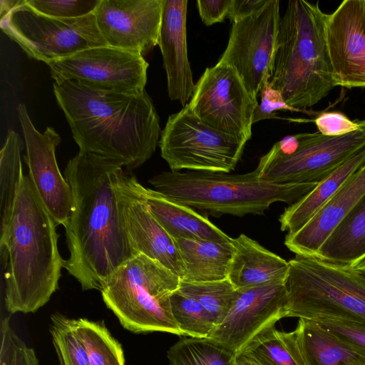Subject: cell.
<instances>
[{
    "instance_id": "cell-1",
    "label": "cell",
    "mask_w": 365,
    "mask_h": 365,
    "mask_svg": "<svg viewBox=\"0 0 365 365\" xmlns=\"http://www.w3.org/2000/svg\"><path fill=\"white\" fill-rule=\"evenodd\" d=\"M123 171L112 161L81 152L64 170L73 205L65 228L69 257L63 268L84 291H100L104 281L135 255L115 192Z\"/></svg>"
},
{
    "instance_id": "cell-2",
    "label": "cell",
    "mask_w": 365,
    "mask_h": 365,
    "mask_svg": "<svg viewBox=\"0 0 365 365\" xmlns=\"http://www.w3.org/2000/svg\"><path fill=\"white\" fill-rule=\"evenodd\" d=\"M53 89L79 152L129 170L140 167L155 153L162 130L146 91L140 95L101 91L60 79L54 81Z\"/></svg>"
},
{
    "instance_id": "cell-3",
    "label": "cell",
    "mask_w": 365,
    "mask_h": 365,
    "mask_svg": "<svg viewBox=\"0 0 365 365\" xmlns=\"http://www.w3.org/2000/svg\"><path fill=\"white\" fill-rule=\"evenodd\" d=\"M56 225L23 172L11 216L1 231L4 302L10 314L36 312L58 289L64 260Z\"/></svg>"
},
{
    "instance_id": "cell-4",
    "label": "cell",
    "mask_w": 365,
    "mask_h": 365,
    "mask_svg": "<svg viewBox=\"0 0 365 365\" xmlns=\"http://www.w3.org/2000/svg\"><path fill=\"white\" fill-rule=\"evenodd\" d=\"M327 16L318 1L304 0L289 1L281 16L269 83L299 111L338 86L326 41Z\"/></svg>"
},
{
    "instance_id": "cell-5",
    "label": "cell",
    "mask_w": 365,
    "mask_h": 365,
    "mask_svg": "<svg viewBox=\"0 0 365 365\" xmlns=\"http://www.w3.org/2000/svg\"><path fill=\"white\" fill-rule=\"evenodd\" d=\"M155 190L191 208L212 215H264L270 205L297 202L318 184H276L258 171L232 175L202 171H164L149 180Z\"/></svg>"
},
{
    "instance_id": "cell-6",
    "label": "cell",
    "mask_w": 365,
    "mask_h": 365,
    "mask_svg": "<svg viewBox=\"0 0 365 365\" xmlns=\"http://www.w3.org/2000/svg\"><path fill=\"white\" fill-rule=\"evenodd\" d=\"M180 282L179 276L158 262L137 254L104 281L100 292L106 307L128 331L183 336L170 304V295Z\"/></svg>"
},
{
    "instance_id": "cell-7",
    "label": "cell",
    "mask_w": 365,
    "mask_h": 365,
    "mask_svg": "<svg viewBox=\"0 0 365 365\" xmlns=\"http://www.w3.org/2000/svg\"><path fill=\"white\" fill-rule=\"evenodd\" d=\"M289 264L286 317L365 324V277L356 267L302 255H295Z\"/></svg>"
},
{
    "instance_id": "cell-8",
    "label": "cell",
    "mask_w": 365,
    "mask_h": 365,
    "mask_svg": "<svg viewBox=\"0 0 365 365\" xmlns=\"http://www.w3.org/2000/svg\"><path fill=\"white\" fill-rule=\"evenodd\" d=\"M297 144L284 152L274 143L256 168L269 182L319 183L365 147V119L356 131L327 136L319 131L296 134Z\"/></svg>"
},
{
    "instance_id": "cell-9",
    "label": "cell",
    "mask_w": 365,
    "mask_h": 365,
    "mask_svg": "<svg viewBox=\"0 0 365 365\" xmlns=\"http://www.w3.org/2000/svg\"><path fill=\"white\" fill-rule=\"evenodd\" d=\"M2 31L30 58L46 64L90 48L108 46L94 14L76 19L42 14L25 0L1 19Z\"/></svg>"
},
{
    "instance_id": "cell-10",
    "label": "cell",
    "mask_w": 365,
    "mask_h": 365,
    "mask_svg": "<svg viewBox=\"0 0 365 365\" xmlns=\"http://www.w3.org/2000/svg\"><path fill=\"white\" fill-rule=\"evenodd\" d=\"M245 144L206 125L186 105L168 117L158 145L172 171L230 173L240 161Z\"/></svg>"
},
{
    "instance_id": "cell-11",
    "label": "cell",
    "mask_w": 365,
    "mask_h": 365,
    "mask_svg": "<svg viewBox=\"0 0 365 365\" xmlns=\"http://www.w3.org/2000/svg\"><path fill=\"white\" fill-rule=\"evenodd\" d=\"M187 105L206 125L244 143L250 139L258 102L228 64L207 68Z\"/></svg>"
},
{
    "instance_id": "cell-12",
    "label": "cell",
    "mask_w": 365,
    "mask_h": 365,
    "mask_svg": "<svg viewBox=\"0 0 365 365\" xmlns=\"http://www.w3.org/2000/svg\"><path fill=\"white\" fill-rule=\"evenodd\" d=\"M279 0L232 21L227 47L219 61L230 66L248 91L257 97L272 76L281 19Z\"/></svg>"
},
{
    "instance_id": "cell-13",
    "label": "cell",
    "mask_w": 365,
    "mask_h": 365,
    "mask_svg": "<svg viewBox=\"0 0 365 365\" xmlns=\"http://www.w3.org/2000/svg\"><path fill=\"white\" fill-rule=\"evenodd\" d=\"M47 65L54 81H72L91 89L128 95L145 91L148 63L137 52L102 46Z\"/></svg>"
},
{
    "instance_id": "cell-14",
    "label": "cell",
    "mask_w": 365,
    "mask_h": 365,
    "mask_svg": "<svg viewBox=\"0 0 365 365\" xmlns=\"http://www.w3.org/2000/svg\"><path fill=\"white\" fill-rule=\"evenodd\" d=\"M17 112L24 139L28 176L56 223L66 228L73 197L71 186L61 173L56 158V149L61 142L60 135L51 126L43 133L38 131L24 104L18 105Z\"/></svg>"
},
{
    "instance_id": "cell-15",
    "label": "cell",
    "mask_w": 365,
    "mask_h": 365,
    "mask_svg": "<svg viewBox=\"0 0 365 365\" xmlns=\"http://www.w3.org/2000/svg\"><path fill=\"white\" fill-rule=\"evenodd\" d=\"M287 311L284 283L238 289L228 314L208 338L237 355L261 331L286 317Z\"/></svg>"
},
{
    "instance_id": "cell-16",
    "label": "cell",
    "mask_w": 365,
    "mask_h": 365,
    "mask_svg": "<svg viewBox=\"0 0 365 365\" xmlns=\"http://www.w3.org/2000/svg\"><path fill=\"white\" fill-rule=\"evenodd\" d=\"M136 178L123 171L115 184L120 212L135 254L155 260L182 279L184 264L174 238L149 210Z\"/></svg>"
},
{
    "instance_id": "cell-17",
    "label": "cell",
    "mask_w": 365,
    "mask_h": 365,
    "mask_svg": "<svg viewBox=\"0 0 365 365\" xmlns=\"http://www.w3.org/2000/svg\"><path fill=\"white\" fill-rule=\"evenodd\" d=\"M163 0H100L93 14L108 46L145 56L158 45Z\"/></svg>"
},
{
    "instance_id": "cell-18",
    "label": "cell",
    "mask_w": 365,
    "mask_h": 365,
    "mask_svg": "<svg viewBox=\"0 0 365 365\" xmlns=\"http://www.w3.org/2000/svg\"><path fill=\"white\" fill-rule=\"evenodd\" d=\"M338 86L365 88V0H344L325 24Z\"/></svg>"
},
{
    "instance_id": "cell-19",
    "label": "cell",
    "mask_w": 365,
    "mask_h": 365,
    "mask_svg": "<svg viewBox=\"0 0 365 365\" xmlns=\"http://www.w3.org/2000/svg\"><path fill=\"white\" fill-rule=\"evenodd\" d=\"M187 0H163L158 45L166 73L168 96L185 107L195 89L187 56Z\"/></svg>"
},
{
    "instance_id": "cell-20",
    "label": "cell",
    "mask_w": 365,
    "mask_h": 365,
    "mask_svg": "<svg viewBox=\"0 0 365 365\" xmlns=\"http://www.w3.org/2000/svg\"><path fill=\"white\" fill-rule=\"evenodd\" d=\"M364 195L365 164L303 227L287 235L284 245L295 255L315 257L334 229Z\"/></svg>"
},
{
    "instance_id": "cell-21",
    "label": "cell",
    "mask_w": 365,
    "mask_h": 365,
    "mask_svg": "<svg viewBox=\"0 0 365 365\" xmlns=\"http://www.w3.org/2000/svg\"><path fill=\"white\" fill-rule=\"evenodd\" d=\"M231 242L235 252L227 279L235 289L285 282L289 262L245 234Z\"/></svg>"
},
{
    "instance_id": "cell-22",
    "label": "cell",
    "mask_w": 365,
    "mask_h": 365,
    "mask_svg": "<svg viewBox=\"0 0 365 365\" xmlns=\"http://www.w3.org/2000/svg\"><path fill=\"white\" fill-rule=\"evenodd\" d=\"M141 192L152 215L173 238L231 241L230 237L192 208L143 185Z\"/></svg>"
},
{
    "instance_id": "cell-23",
    "label": "cell",
    "mask_w": 365,
    "mask_h": 365,
    "mask_svg": "<svg viewBox=\"0 0 365 365\" xmlns=\"http://www.w3.org/2000/svg\"><path fill=\"white\" fill-rule=\"evenodd\" d=\"M294 331L305 365H365V353L313 320L299 319Z\"/></svg>"
},
{
    "instance_id": "cell-24",
    "label": "cell",
    "mask_w": 365,
    "mask_h": 365,
    "mask_svg": "<svg viewBox=\"0 0 365 365\" xmlns=\"http://www.w3.org/2000/svg\"><path fill=\"white\" fill-rule=\"evenodd\" d=\"M365 164V147L335 170L314 188L290 205L279 218L282 231L296 233L303 227L337 192L347 179Z\"/></svg>"
},
{
    "instance_id": "cell-25",
    "label": "cell",
    "mask_w": 365,
    "mask_h": 365,
    "mask_svg": "<svg viewBox=\"0 0 365 365\" xmlns=\"http://www.w3.org/2000/svg\"><path fill=\"white\" fill-rule=\"evenodd\" d=\"M175 240L185 267L181 281L207 282L227 279L235 252L231 241L217 242L185 238Z\"/></svg>"
},
{
    "instance_id": "cell-26",
    "label": "cell",
    "mask_w": 365,
    "mask_h": 365,
    "mask_svg": "<svg viewBox=\"0 0 365 365\" xmlns=\"http://www.w3.org/2000/svg\"><path fill=\"white\" fill-rule=\"evenodd\" d=\"M315 257L353 267L365 259V195L334 229Z\"/></svg>"
},
{
    "instance_id": "cell-27",
    "label": "cell",
    "mask_w": 365,
    "mask_h": 365,
    "mask_svg": "<svg viewBox=\"0 0 365 365\" xmlns=\"http://www.w3.org/2000/svg\"><path fill=\"white\" fill-rule=\"evenodd\" d=\"M240 353L260 365H305L294 330L281 331L274 326L261 331Z\"/></svg>"
},
{
    "instance_id": "cell-28",
    "label": "cell",
    "mask_w": 365,
    "mask_h": 365,
    "mask_svg": "<svg viewBox=\"0 0 365 365\" xmlns=\"http://www.w3.org/2000/svg\"><path fill=\"white\" fill-rule=\"evenodd\" d=\"M73 324L85 346L90 365H125L122 346L103 321L78 318L73 319Z\"/></svg>"
},
{
    "instance_id": "cell-29",
    "label": "cell",
    "mask_w": 365,
    "mask_h": 365,
    "mask_svg": "<svg viewBox=\"0 0 365 365\" xmlns=\"http://www.w3.org/2000/svg\"><path fill=\"white\" fill-rule=\"evenodd\" d=\"M169 365H236L237 355L210 338H182L167 354Z\"/></svg>"
},
{
    "instance_id": "cell-30",
    "label": "cell",
    "mask_w": 365,
    "mask_h": 365,
    "mask_svg": "<svg viewBox=\"0 0 365 365\" xmlns=\"http://www.w3.org/2000/svg\"><path fill=\"white\" fill-rule=\"evenodd\" d=\"M22 140L14 130L8 131L0 153V187L1 230L6 226L21 173Z\"/></svg>"
},
{
    "instance_id": "cell-31",
    "label": "cell",
    "mask_w": 365,
    "mask_h": 365,
    "mask_svg": "<svg viewBox=\"0 0 365 365\" xmlns=\"http://www.w3.org/2000/svg\"><path fill=\"white\" fill-rule=\"evenodd\" d=\"M198 302L211 315L216 326L227 317L238 295L228 279L207 282L181 281L178 289Z\"/></svg>"
},
{
    "instance_id": "cell-32",
    "label": "cell",
    "mask_w": 365,
    "mask_h": 365,
    "mask_svg": "<svg viewBox=\"0 0 365 365\" xmlns=\"http://www.w3.org/2000/svg\"><path fill=\"white\" fill-rule=\"evenodd\" d=\"M170 304L172 316L183 336L208 338L216 327L207 311L179 289L170 295Z\"/></svg>"
},
{
    "instance_id": "cell-33",
    "label": "cell",
    "mask_w": 365,
    "mask_h": 365,
    "mask_svg": "<svg viewBox=\"0 0 365 365\" xmlns=\"http://www.w3.org/2000/svg\"><path fill=\"white\" fill-rule=\"evenodd\" d=\"M49 331L61 365H90L85 346L76 331L73 319L54 313L51 316Z\"/></svg>"
},
{
    "instance_id": "cell-34",
    "label": "cell",
    "mask_w": 365,
    "mask_h": 365,
    "mask_svg": "<svg viewBox=\"0 0 365 365\" xmlns=\"http://www.w3.org/2000/svg\"><path fill=\"white\" fill-rule=\"evenodd\" d=\"M0 365H38L35 351L14 331L9 317L1 322Z\"/></svg>"
},
{
    "instance_id": "cell-35",
    "label": "cell",
    "mask_w": 365,
    "mask_h": 365,
    "mask_svg": "<svg viewBox=\"0 0 365 365\" xmlns=\"http://www.w3.org/2000/svg\"><path fill=\"white\" fill-rule=\"evenodd\" d=\"M100 0H26L36 11L55 18L76 19L91 14Z\"/></svg>"
},
{
    "instance_id": "cell-36",
    "label": "cell",
    "mask_w": 365,
    "mask_h": 365,
    "mask_svg": "<svg viewBox=\"0 0 365 365\" xmlns=\"http://www.w3.org/2000/svg\"><path fill=\"white\" fill-rule=\"evenodd\" d=\"M316 322L327 331L365 353V324L342 318H323Z\"/></svg>"
},
{
    "instance_id": "cell-37",
    "label": "cell",
    "mask_w": 365,
    "mask_h": 365,
    "mask_svg": "<svg viewBox=\"0 0 365 365\" xmlns=\"http://www.w3.org/2000/svg\"><path fill=\"white\" fill-rule=\"evenodd\" d=\"M259 95L261 101L254 111L253 124L262 120L281 118L277 115L278 110L299 111L286 103L280 92L274 89L269 81L262 86Z\"/></svg>"
},
{
    "instance_id": "cell-38",
    "label": "cell",
    "mask_w": 365,
    "mask_h": 365,
    "mask_svg": "<svg viewBox=\"0 0 365 365\" xmlns=\"http://www.w3.org/2000/svg\"><path fill=\"white\" fill-rule=\"evenodd\" d=\"M318 131L327 136H339L358 130L361 120H352L339 111L324 112L314 119Z\"/></svg>"
},
{
    "instance_id": "cell-39",
    "label": "cell",
    "mask_w": 365,
    "mask_h": 365,
    "mask_svg": "<svg viewBox=\"0 0 365 365\" xmlns=\"http://www.w3.org/2000/svg\"><path fill=\"white\" fill-rule=\"evenodd\" d=\"M234 0H197V7L202 21L211 26L229 18Z\"/></svg>"
},
{
    "instance_id": "cell-40",
    "label": "cell",
    "mask_w": 365,
    "mask_h": 365,
    "mask_svg": "<svg viewBox=\"0 0 365 365\" xmlns=\"http://www.w3.org/2000/svg\"><path fill=\"white\" fill-rule=\"evenodd\" d=\"M267 0H234L229 19L232 21L261 9Z\"/></svg>"
},
{
    "instance_id": "cell-41",
    "label": "cell",
    "mask_w": 365,
    "mask_h": 365,
    "mask_svg": "<svg viewBox=\"0 0 365 365\" xmlns=\"http://www.w3.org/2000/svg\"><path fill=\"white\" fill-rule=\"evenodd\" d=\"M25 0H1L0 17L1 19L8 14L14 8L24 4Z\"/></svg>"
},
{
    "instance_id": "cell-42",
    "label": "cell",
    "mask_w": 365,
    "mask_h": 365,
    "mask_svg": "<svg viewBox=\"0 0 365 365\" xmlns=\"http://www.w3.org/2000/svg\"><path fill=\"white\" fill-rule=\"evenodd\" d=\"M236 365H260L255 360L242 353H239L236 356Z\"/></svg>"
},
{
    "instance_id": "cell-43",
    "label": "cell",
    "mask_w": 365,
    "mask_h": 365,
    "mask_svg": "<svg viewBox=\"0 0 365 365\" xmlns=\"http://www.w3.org/2000/svg\"><path fill=\"white\" fill-rule=\"evenodd\" d=\"M356 268L365 277V259H364Z\"/></svg>"
}]
</instances>
